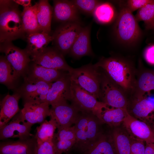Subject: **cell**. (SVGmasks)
<instances>
[{
	"mask_svg": "<svg viewBox=\"0 0 154 154\" xmlns=\"http://www.w3.org/2000/svg\"><path fill=\"white\" fill-rule=\"evenodd\" d=\"M18 5L13 0H0V43L20 38L25 40Z\"/></svg>",
	"mask_w": 154,
	"mask_h": 154,
	"instance_id": "obj_1",
	"label": "cell"
},
{
	"mask_svg": "<svg viewBox=\"0 0 154 154\" xmlns=\"http://www.w3.org/2000/svg\"><path fill=\"white\" fill-rule=\"evenodd\" d=\"M126 93H131L135 81L133 65L127 60L117 57H103L94 64Z\"/></svg>",
	"mask_w": 154,
	"mask_h": 154,
	"instance_id": "obj_2",
	"label": "cell"
},
{
	"mask_svg": "<svg viewBox=\"0 0 154 154\" xmlns=\"http://www.w3.org/2000/svg\"><path fill=\"white\" fill-rule=\"evenodd\" d=\"M100 123H102L93 114L80 112L74 125L76 141L73 148L84 154L102 134Z\"/></svg>",
	"mask_w": 154,
	"mask_h": 154,
	"instance_id": "obj_3",
	"label": "cell"
},
{
	"mask_svg": "<svg viewBox=\"0 0 154 154\" xmlns=\"http://www.w3.org/2000/svg\"><path fill=\"white\" fill-rule=\"evenodd\" d=\"M99 69L90 63L78 68H72L68 72L71 81L100 100L102 73Z\"/></svg>",
	"mask_w": 154,
	"mask_h": 154,
	"instance_id": "obj_4",
	"label": "cell"
},
{
	"mask_svg": "<svg viewBox=\"0 0 154 154\" xmlns=\"http://www.w3.org/2000/svg\"><path fill=\"white\" fill-rule=\"evenodd\" d=\"M135 16L126 6L120 11L114 27V31L117 39L126 44L134 43L141 35V29Z\"/></svg>",
	"mask_w": 154,
	"mask_h": 154,
	"instance_id": "obj_5",
	"label": "cell"
},
{
	"mask_svg": "<svg viewBox=\"0 0 154 154\" xmlns=\"http://www.w3.org/2000/svg\"><path fill=\"white\" fill-rule=\"evenodd\" d=\"M126 94L104 73H102L100 101L110 107L127 109Z\"/></svg>",
	"mask_w": 154,
	"mask_h": 154,
	"instance_id": "obj_6",
	"label": "cell"
},
{
	"mask_svg": "<svg viewBox=\"0 0 154 154\" xmlns=\"http://www.w3.org/2000/svg\"><path fill=\"white\" fill-rule=\"evenodd\" d=\"M72 104L81 112L92 113L97 117L108 106L71 80Z\"/></svg>",
	"mask_w": 154,
	"mask_h": 154,
	"instance_id": "obj_7",
	"label": "cell"
},
{
	"mask_svg": "<svg viewBox=\"0 0 154 154\" xmlns=\"http://www.w3.org/2000/svg\"><path fill=\"white\" fill-rule=\"evenodd\" d=\"M82 27L80 22L62 23L52 35L54 47L64 56L69 54Z\"/></svg>",
	"mask_w": 154,
	"mask_h": 154,
	"instance_id": "obj_8",
	"label": "cell"
},
{
	"mask_svg": "<svg viewBox=\"0 0 154 154\" xmlns=\"http://www.w3.org/2000/svg\"><path fill=\"white\" fill-rule=\"evenodd\" d=\"M0 52L12 66L17 76L24 77L28 70L31 61L30 56L25 49H21L15 46L12 42L0 43Z\"/></svg>",
	"mask_w": 154,
	"mask_h": 154,
	"instance_id": "obj_9",
	"label": "cell"
},
{
	"mask_svg": "<svg viewBox=\"0 0 154 154\" xmlns=\"http://www.w3.org/2000/svg\"><path fill=\"white\" fill-rule=\"evenodd\" d=\"M53 83H48L25 76L23 83L16 90L24 101L42 103L46 102L47 95Z\"/></svg>",
	"mask_w": 154,
	"mask_h": 154,
	"instance_id": "obj_10",
	"label": "cell"
},
{
	"mask_svg": "<svg viewBox=\"0 0 154 154\" xmlns=\"http://www.w3.org/2000/svg\"><path fill=\"white\" fill-rule=\"evenodd\" d=\"M31 57L33 62L46 68L68 72L72 68L66 62L63 55L54 47H46Z\"/></svg>",
	"mask_w": 154,
	"mask_h": 154,
	"instance_id": "obj_11",
	"label": "cell"
},
{
	"mask_svg": "<svg viewBox=\"0 0 154 154\" xmlns=\"http://www.w3.org/2000/svg\"><path fill=\"white\" fill-rule=\"evenodd\" d=\"M51 106L50 109L51 119L55 122L57 130L69 127L74 124L80 112L72 104L67 101H62Z\"/></svg>",
	"mask_w": 154,
	"mask_h": 154,
	"instance_id": "obj_12",
	"label": "cell"
},
{
	"mask_svg": "<svg viewBox=\"0 0 154 154\" xmlns=\"http://www.w3.org/2000/svg\"><path fill=\"white\" fill-rule=\"evenodd\" d=\"M33 125L23 120L19 113L11 121L0 128V140H4L9 138H28L33 135L30 133Z\"/></svg>",
	"mask_w": 154,
	"mask_h": 154,
	"instance_id": "obj_13",
	"label": "cell"
},
{
	"mask_svg": "<svg viewBox=\"0 0 154 154\" xmlns=\"http://www.w3.org/2000/svg\"><path fill=\"white\" fill-rule=\"evenodd\" d=\"M0 143V154H37V140L35 135L15 141L7 139Z\"/></svg>",
	"mask_w": 154,
	"mask_h": 154,
	"instance_id": "obj_14",
	"label": "cell"
},
{
	"mask_svg": "<svg viewBox=\"0 0 154 154\" xmlns=\"http://www.w3.org/2000/svg\"><path fill=\"white\" fill-rule=\"evenodd\" d=\"M123 123L135 139L143 141L146 143H154V131L144 121L138 120L129 112Z\"/></svg>",
	"mask_w": 154,
	"mask_h": 154,
	"instance_id": "obj_15",
	"label": "cell"
},
{
	"mask_svg": "<svg viewBox=\"0 0 154 154\" xmlns=\"http://www.w3.org/2000/svg\"><path fill=\"white\" fill-rule=\"evenodd\" d=\"M49 105L46 102H24V107L19 113L23 120L33 125L40 124L50 116Z\"/></svg>",
	"mask_w": 154,
	"mask_h": 154,
	"instance_id": "obj_16",
	"label": "cell"
},
{
	"mask_svg": "<svg viewBox=\"0 0 154 154\" xmlns=\"http://www.w3.org/2000/svg\"><path fill=\"white\" fill-rule=\"evenodd\" d=\"M71 80L68 72L53 83L47 95L46 102L51 106L62 101H71Z\"/></svg>",
	"mask_w": 154,
	"mask_h": 154,
	"instance_id": "obj_17",
	"label": "cell"
},
{
	"mask_svg": "<svg viewBox=\"0 0 154 154\" xmlns=\"http://www.w3.org/2000/svg\"><path fill=\"white\" fill-rule=\"evenodd\" d=\"M78 11L71 1H53V18L56 21L62 23L80 22Z\"/></svg>",
	"mask_w": 154,
	"mask_h": 154,
	"instance_id": "obj_18",
	"label": "cell"
},
{
	"mask_svg": "<svg viewBox=\"0 0 154 154\" xmlns=\"http://www.w3.org/2000/svg\"><path fill=\"white\" fill-rule=\"evenodd\" d=\"M52 141L56 154L68 153L76 141L74 126L58 129L57 132L54 133Z\"/></svg>",
	"mask_w": 154,
	"mask_h": 154,
	"instance_id": "obj_19",
	"label": "cell"
},
{
	"mask_svg": "<svg viewBox=\"0 0 154 154\" xmlns=\"http://www.w3.org/2000/svg\"><path fill=\"white\" fill-rule=\"evenodd\" d=\"M91 27V24L82 27L69 53L73 57L78 58L93 56L90 40Z\"/></svg>",
	"mask_w": 154,
	"mask_h": 154,
	"instance_id": "obj_20",
	"label": "cell"
},
{
	"mask_svg": "<svg viewBox=\"0 0 154 154\" xmlns=\"http://www.w3.org/2000/svg\"><path fill=\"white\" fill-rule=\"evenodd\" d=\"M21 98L16 92L13 94H7L0 102V128L4 125L19 111L18 103Z\"/></svg>",
	"mask_w": 154,
	"mask_h": 154,
	"instance_id": "obj_21",
	"label": "cell"
},
{
	"mask_svg": "<svg viewBox=\"0 0 154 154\" xmlns=\"http://www.w3.org/2000/svg\"><path fill=\"white\" fill-rule=\"evenodd\" d=\"M66 71L46 68L33 62L25 76L48 83L55 82L65 75Z\"/></svg>",
	"mask_w": 154,
	"mask_h": 154,
	"instance_id": "obj_22",
	"label": "cell"
},
{
	"mask_svg": "<svg viewBox=\"0 0 154 154\" xmlns=\"http://www.w3.org/2000/svg\"><path fill=\"white\" fill-rule=\"evenodd\" d=\"M25 40L27 42L25 49L31 57L46 47L53 37L50 34L41 32L27 35Z\"/></svg>",
	"mask_w": 154,
	"mask_h": 154,
	"instance_id": "obj_23",
	"label": "cell"
},
{
	"mask_svg": "<svg viewBox=\"0 0 154 154\" xmlns=\"http://www.w3.org/2000/svg\"><path fill=\"white\" fill-rule=\"evenodd\" d=\"M154 90V72L145 70L136 77L134 87L131 92L133 97H139L149 94Z\"/></svg>",
	"mask_w": 154,
	"mask_h": 154,
	"instance_id": "obj_24",
	"label": "cell"
},
{
	"mask_svg": "<svg viewBox=\"0 0 154 154\" xmlns=\"http://www.w3.org/2000/svg\"><path fill=\"white\" fill-rule=\"evenodd\" d=\"M145 95L133 97L130 106L131 113L141 120L148 117L154 111V102Z\"/></svg>",
	"mask_w": 154,
	"mask_h": 154,
	"instance_id": "obj_25",
	"label": "cell"
},
{
	"mask_svg": "<svg viewBox=\"0 0 154 154\" xmlns=\"http://www.w3.org/2000/svg\"><path fill=\"white\" fill-rule=\"evenodd\" d=\"M37 4V16L41 32L50 34L53 8L48 0H39Z\"/></svg>",
	"mask_w": 154,
	"mask_h": 154,
	"instance_id": "obj_26",
	"label": "cell"
},
{
	"mask_svg": "<svg viewBox=\"0 0 154 154\" xmlns=\"http://www.w3.org/2000/svg\"><path fill=\"white\" fill-rule=\"evenodd\" d=\"M129 113L127 109L114 108L107 106L97 117L102 123L113 127L123 122Z\"/></svg>",
	"mask_w": 154,
	"mask_h": 154,
	"instance_id": "obj_27",
	"label": "cell"
},
{
	"mask_svg": "<svg viewBox=\"0 0 154 154\" xmlns=\"http://www.w3.org/2000/svg\"><path fill=\"white\" fill-rule=\"evenodd\" d=\"M37 2L31 7L24 8L21 12L23 27L26 35L41 32L37 16Z\"/></svg>",
	"mask_w": 154,
	"mask_h": 154,
	"instance_id": "obj_28",
	"label": "cell"
},
{
	"mask_svg": "<svg viewBox=\"0 0 154 154\" xmlns=\"http://www.w3.org/2000/svg\"><path fill=\"white\" fill-rule=\"evenodd\" d=\"M19 78L5 56L0 58V82L10 89L14 88L15 83Z\"/></svg>",
	"mask_w": 154,
	"mask_h": 154,
	"instance_id": "obj_29",
	"label": "cell"
},
{
	"mask_svg": "<svg viewBox=\"0 0 154 154\" xmlns=\"http://www.w3.org/2000/svg\"><path fill=\"white\" fill-rule=\"evenodd\" d=\"M112 137L116 154H130L132 141L127 135L116 129L113 131Z\"/></svg>",
	"mask_w": 154,
	"mask_h": 154,
	"instance_id": "obj_30",
	"label": "cell"
},
{
	"mask_svg": "<svg viewBox=\"0 0 154 154\" xmlns=\"http://www.w3.org/2000/svg\"><path fill=\"white\" fill-rule=\"evenodd\" d=\"M95 20L101 24H108L114 19L115 16L114 9L108 3H100L96 7L93 14Z\"/></svg>",
	"mask_w": 154,
	"mask_h": 154,
	"instance_id": "obj_31",
	"label": "cell"
},
{
	"mask_svg": "<svg viewBox=\"0 0 154 154\" xmlns=\"http://www.w3.org/2000/svg\"><path fill=\"white\" fill-rule=\"evenodd\" d=\"M84 154H116L112 140L102 134Z\"/></svg>",
	"mask_w": 154,
	"mask_h": 154,
	"instance_id": "obj_32",
	"label": "cell"
},
{
	"mask_svg": "<svg viewBox=\"0 0 154 154\" xmlns=\"http://www.w3.org/2000/svg\"><path fill=\"white\" fill-rule=\"evenodd\" d=\"M57 128L55 122L51 119L45 120L40 125L36 127V133L35 135L37 141H52L54 131Z\"/></svg>",
	"mask_w": 154,
	"mask_h": 154,
	"instance_id": "obj_33",
	"label": "cell"
},
{
	"mask_svg": "<svg viewBox=\"0 0 154 154\" xmlns=\"http://www.w3.org/2000/svg\"><path fill=\"white\" fill-rule=\"evenodd\" d=\"M137 21L144 22L146 27L154 21V0L138 10L135 16Z\"/></svg>",
	"mask_w": 154,
	"mask_h": 154,
	"instance_id": "obj_34",
	"label": "cell"
},
{
	"mask_svg": "<svg viewBox=\"0 0 154 154\" xmlns=\"http://www.w3.org/2000/svg\"><path fill=\"white\" fill-rule=\"evenodd\" d=\"M78 11L90 15H92L98 5L100 3L96 0H71Z\"/></svg>",
	"mask_w": 154,
	"mask_h": 154,
	"instance_id": "obj_35",
	"label": "cell"
},
{
	"mask_svg": "<svg viewBox=\"0 0 154 154\" xmlns=\"http://www.w3.org/2000/svg\"><path fill=\"white\" fill-rule=\"evenodd\" d=\"M37 142V154H56L52 141Z\"/></svg>",
	"mask_w": 154,
	"mask_h": 154,
	"instance_id": "obj_36",
	"label": "cell"
},
{
	"mask_svg": "<svg viewBox=\"0 0 154 154\" xmlns=\"http://www.w3.org/2000/svg\"><path fill=\"white\" fill-rule=\"evenodd\" d=\"M144 142L143 141L135 139L131 141L130 154H144Z\"/></svg>",
	"mask_w": 154,
	"mask_h": 154,
	"instance_id": "obj_37",
	"label": "cell"
},
{
	"mask_svg": "<svg viewBox=\"0 0 154 154\" xmlns=\"http://www.w3.org/2000/svg\"><path fill=\"white\" fill-rule=\"evenodd\" d=\"M151 0H129L126 6L132 13L139 10L150 2Z\"/></svg>",
	"mask_w": 154,
	"mask_h": 154,
	"instance_id": "obj_38",
	"label": "cell"
},
{
	"mask_svg": "<svg viewBox=\"0 0 154 154\" xmlns=\"http://www.w3.org/2000/svg\"><path fill=\"white\" fill-rule=\"evenodd\" d=\"M144 57L149 63L154 65V44L148 47L144 52Z\"/></svg>",
	"mask_w": 154,
	"mask_h": 154,
	"instance_id": "obj_39",
	"label": "cell"
},
{
	"mask_svg": "<svg viewBox=\"0 0 154 154\" xmlns=\"http://www.w3.org/2000/svg\"><path fill=\"white\" fill-rule=\"evenodd\" d=\"M13 1L18 5H20L23 6L24 8H29L32 6L31 0H14Z\"/></svg>",
	"mask_w": 154,
	"mask_h": 154,
	"instance_id": "obj_40",
	"label": "cell"
},
{
	"mask_svg": "<svg viewBox=\"0 0 154 154\" xmlns=\"http://www.w3.org/2000/svg\"><path fill=\"white\" fill-rule=\"evenodd\" d=\"M154 143H146L144 154H153Z\"/></svg>",
	"mask_w": 154,
	"mask_h": 154,
	"instance_id": "obj_41",
	"label": "cell"
},
{
	"mask_svg": "<svg viewBox=\"0 0 154 154\" xmlns=\"http://www.w3.org/2000/svg\"><path fill=\"white\" fill-rule=\"evenodd\" d=\"M146 27L148 29H154V21L150 25Z\"/></svg>",
	"mask_w": 154,
	"mask_h": 154,
	"instance_id": "obj_42",
	"label": "cell"
},
{
	"mask_svg": "<svg viewBox=\"0 0 154 154\" xmlns=\"http://www.w3.org/2000/svg\"><path fill=\"white\" fill-rule=\"evenodd\" d=\"M66 154H69L68 153H66Z\"/></svg>",
	"mask_w": 154,
	"mask_h": 154,
	"instance_id": "obj_43",
	"label": "cell"
},
{
	"mask_svg": "<svg viewBox=\"0 0 154 154\" xmlns=\"http://www.w3.org/2000/svg\"><path fill=\"white\" fill-rule=\"evenodd\" d=\"M153 154H154V151H153Z\"/></svg>",
	"mask_w": 154,
	"mask_h": 154,
	"instance_id": "obj_44",
	"label": "cell"
}]
</instances>
